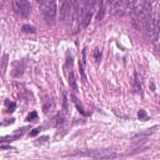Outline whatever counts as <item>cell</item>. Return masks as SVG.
Listing matches in <instances>:
<instances>
[{"label": "cell", "mask_w": 160, "mask_h": 160, "mask_svg": "<svg viewBox=\"0 0 160 160\" xmlns=\"http://www.w3.org/2000/svg\"><path fill=\"white\" fill-rule=\"evenodd\" d=\"M152 6L149 1H143L138 2L130 12L132 24L138 31L143 30L144 26L152 16Z\"/></svg>", "instance_id": "6da1fadb"}, {"label": "cell", "mask_w": 160, "mask_h": 160, "mask_svg": "<svg viewBox=\"0 0 160 160\" xmlns=\"http://www.w3.org/2000/svg\"><path fill=\"white\" fill-rule=\"evenodd\" d=\"M143 30L146 38L152 41L158 40L159 36V18L158 13L152 15Z\"/></svg>", "instance_id": "7a4b0ae2"}, {"label": "cell", "mask_w": 160, "mask_h": 160, "mask_svg": "<svg viewBox=\"0 0 160 160\" xmlns=\"http://www.w3.org/2000/svg\"><path fill=\"white\" fill-rule=\"evenodd\" d=\"M12 8L15 12L22 18H27L31 11V6L28 0H13Z\"/></svg>", "instance_id": "3957f363"}, {"label": "cell", "mask_w": 160, "mask_h": 160, "mask_svg": "<svg viewBox=\"0 0 160 160\" xmlns=\"http://www.w3.org/2000/svg\"><path fill=\"white\" fill-rule=\"evenodd\" d=\"M43 16L48 19L54 18L57 11L56 0H46L40 6Z\"/></svg>", "instance_id": "277c9868"}, {"label": "cell", "mask_w": 160, "mask_h": 160, "mask_svg": "<svg viewBox=\"0 0 160 160\" xmlns=\"http://www.w3.org/2000/svg\"><path fill=\"white\" fill-rule=\"evenodd\" d=\"M31 128L30 126H24L22 128H21L13 132V133L11 135H8L4 137L0 138V143L2 142H9L15 140H18L19 138H21L29 129Z\"/></svg>", "instance_id": "5b68a950"}, {"label": "cell", "mask_w": 160, "mask_h": 160, "mask_svg": "<svg viewBox=\"0 0 160 160\" xmlns=\"http://www.w3.org/2000/svg\"><path fill=\"white\" fill-rule=\"evenodd\" d=\"M26 67V62L22 60L14 61L11 64V75L13 78L21 77L24 72Z\"/></svg>", "instance_id": "8992f818"}, {"label": "cell", "mask_w": 160, "mask_h": 160, "mask_svg": "<svg viewBox=\"0 0 160 160\" xmlns=\"http://www.w3.org/2000/svg\"><path fill=\"white\" fill-rule=\"evenodd\" d=\"M124 0H109L108 4L111 10L115 11L119 9L123 5Z\"/></svg>", "instance_id": "52a82bcc"}, {"label": "cell", "mask_w": 160, "mask_h": 160, "mask_svg": "<svg viewBox=\"0 0 160 160\" xmlns=\"http://www.w3.org/2000/svg\"><path fill=\"white\" fill-rule=\"evenodd\" d=\"M72 100L73 102L74 103L75 106H76V109L78 110V111L83 116H86V113L83 108V106H82L81 102L79 101V100L76 96H74L73 95L72 96Z\"/></svg>", "instance_id": "ba28073f"}, {"label": "cell", "mask_w": 160, "mask_h": 160, "mask_svg": "<svg viewBox=\"0 0 160 160\" xmlns=\"http://www.w3.org/2000/svg\"><path fill=\"white\" fill-rule=\"evenodd\" d=\"M52 102H51V99L49 98H45L43 100V103H42L43 112L47 114L52 108Z\"/></svg>", "instance_id": "9c48e42d"}, {"label": "cell", "mask_w": 160, "mask_h": 160, "mask_svg": "<svg viewBox=\"0 0 160 160\" xmlns=\"http://www.w3.org/2000/svg\"><path fill=\"white\" fill-rule=\"evenodd\" d=\"M68 80H69V84L71 88L73 90H77V83H76V80L75 76L73 71L69 72Z\"/></svg>", "instance_id": "30bf717a"}, {"label": "cell", "mask_w": 160, "mask_h": 160, "mask_svg": "<svg viewBox=\"0 0 160 160\" xmlns=\"http://www.w3.org/2000/svg\"><path fill=\"white\" fill-rule=\"evenodd\" d=\"M21 31L24 33L34 34L36 32V29L30 24H24L21 27Z\"/></svg>", "instance_id": "8fae6325"}, {"label": "cell", "mask_w": 160, "mask_h": 160, "mask_svg": "<svg viewBox=\"0 0 160 160\" xmlns=\"http://www.w3.org/2000/svg\"><path fill=\"white\" fill-rule=\"evenodd\" d=\"M6 101L8 102V103L5 102L6 105L8 106L7 112L8 113H12L16 108V104L14 102H9L8 99H7Z\"/></svg>", "instance_id": "7c38bea8"}, {"label": "cell", "mask_w": 160, "mask_h": 160, "mask_svg": "<svg viewBox=\"0 0 160 160\" xmlns=\"http://www.w3.org/2000/svg\"><path fill=\"white\" fill-rule=\"evenodd\" d=\"M96 0H83L82 6L88 8H95Z\"/></svg>", "instance_id": "4fadbf2b"}, {"label": "cell", "mask_w": 160, "mask_h": 160, "mask_svg": "<svg viewBox=\"0 0 160 160\" xmlns=\"http://www.w3.org/2000/svg\"><path fill=\"white\" fill-rule=\"evenodd\" d=\"M138 118L141 121H146L148 119H149V117L148 116L146 112L143 109H141L138 111Z\"/></svg>", "instance_id": "5bb4252c"}, {"label": "cell", "mask_w": 160, "mask_h": 160, "mask_svg": "<svg viewBox=\"0 0 160 160\" xmlns=\"http://www.w3.org/2000/svg\"><path fill=\"white\" fill-rule=\"evenodd\" d=\"M93 58L95 60V61L98 63H99L101 60V52L98 49H96L93 52Z\"/></svg>", "instance_id": "9a60e30c"}, {"label": "cell", "mask_w": 160, "mask_h": 160, "mask_svg": "<svg viewBox=\"0 0 160 160\" xmlns=\"http://www.w3.org/2000/svg\"><path fill=\"white\" fill-rule=\"evenodd\" d=\"M8 55H4L1 61V68L6 69L7 65H8Z\"/></svg>", "instance_id": "2e32d148"}, {"label": "cell", "mask_w": 160, "mask_h": 160, "mask_svg": "<svg viewBox=\"0 0 160 160\" xmlns=\"http://www.w3.org/2000/svg\"><path fill=\"white\" fill-rule=\"evenodd\" d=\"M37 117H38L37 112L36 111H32V112H31L30 113H29V114L27 117V119L29 121H32L34 120Z\"/></svg>", "instance_id": "e0dca14e"}, {"label": "cell", "mask_w": 160, "mask_h": 160, "mask_svg": "<svg viewBox=\"0 0 160 160\" xmlns=\"http://www.w3.org/2000/svg\"><path fill=\"white\" fill-rule=\"evenodd\" d=\"M49 139V137L48 136H41V138H39V139H37L36 141V143L38 144H42L46 141H47Z\"/></svg>", "instance_id": "ac0fdd59"}, {"label": "cell", "mask_w": 160, "mask_h": 160, "mask_svg": "<svg viewBox=\"0 0 160 160\" xmlns=\"http://www.w3.org/2000/svg\"><path fill=\"white\" fill-rule=\"evenodd\" d=\"M38 133H39V130L37 129H34L31 131V132H30L29 135H30V136L32 137V136H34L37 135Z\"/></svg>", "instance_id": "d6986e66"}]
</instances>
